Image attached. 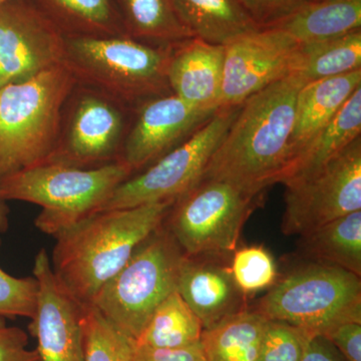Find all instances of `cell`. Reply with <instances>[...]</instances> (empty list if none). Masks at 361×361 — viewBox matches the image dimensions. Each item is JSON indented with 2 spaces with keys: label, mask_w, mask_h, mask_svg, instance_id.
Returning <instances> with one entry per match:
<instances>
[{
  "label": "cell",
  "mask_w": 361,
  "mask_h": 361,
  "mask_svg": "<svg viewBox=\"0 0 361 361\" xmlns=\"http://www.w3.org/2000/svg\"><path fill=\"white\" fill-rule=\"evenodd\" d=\"M128 37L170 47L194 37L180 20L173 0H113Z\"/></svg>",
  "instance_id": "23"
},
{
  "label": "cell",
  "mask_w": 361,
  "mask_h": 361,
  "mask_svg": "<svg viewBox=\"0 0 361 361\" xmlns=\"http://www.w3.org/2000/svg\"><path fill=\"white\" fill-rule=\"evenodd\" d=\"M8 213L6 201L0 199V234L6 232L8 228Z\"/></svg>",
  "instance_id": "37"
},
{
  "label": "cell",
  "mask_w": 361,
  "mask_h": 361,
  "mask_svg": "<svg viewBox=\"0 0 361 361\" xmlns=\"http://www.w3.org/2000/svg\"><path fill=\"white\" fill-rule=\"evenodd\" d=\"M301 252L361 276V210L348 214L300 236Z\"/></svg>",
  "instance_id": "24"
},
{
  "label": "cell",
  "mask_w": 361,
  "mask_h": 361,
  "mask_svg": "<svg viewBox=\"0 0 361 361\" xmlns=\"http://www.w3.org/2000/svg\"><path fill=\"white\" fill-rule=\"evenodd\" d=\"M282 232L303 236L361 210V137L307 179L285 186Z\"/></svg>",
  "instance_id": "11"
},
{
  "label": "cell",
  "mask_w": 361,
  "mask_h": 361,
  "mask_svg": "<svg viewBox=\"0 0 361 361\" xmlns=\"http://www.w3.org/2000/svg\"><path fill=\"white\" fill-rule=\"evenodd\" d=\"M344 361H361V322L342 323L324 336Z\"/></svg>",
  "instance_id": "34"
},
{
  "label": "cell",
  "mask_w": 361,
  "mask_h": 361,
  "mask_svg": "<svg viewBox=\"0 0 361 361\" xmlns=\"http://www.w3.org/2000/svg\"><path fill=\"white\" fill-rule=\"evenodd\" d=\"M203 331L198 316L175 291L156 308L135 343L154 348H187L200 342Z\"/></svg>",
  "instance_id": "27"
},
{
  "label": "cell",
  "mask_w": 361,
  "mask_h": 361,
  "mask_svg": "<svg viewBox=\"0 0 361 361\" xmlns=\"http://www.w3.org/2000/svg\"><path fill=\"white\" fill-rule=\"evenodd\" d=\"M65 37H128L113 0H27Z\"/></svg>",
  "instance_id": "20"
},
{
  "label": "cell",
  "mask_w": 361,
  "mask_h": 361,
  "mask_svg": "<svg viewBox=\"0 0 361 361\" xmlns=\"http://www.w3.org/2000/svg\"><path fill=\"white\" fill-rule=\"evenodd\" d=\"M360 87L361 68L304 85L297 96L288 159L304 142L329 123Z\"/></svg>",
  "instance_id": "19"
},
{
  "label": "cell",
  "mask_w": 361,
  "mask_h": 361,
  "mask_svg": "<svg viewBox=\"0 0 361 361\" xmlns=\"http://www.w3.org/2000/svg\"><path fill=\"white\" fill-rule=\"evenodd\" d=\"M240 106L218 109L186 141L123 182L97 213L177 200L200 182Z\"/></svg>",
  "instance_id": "10"
},
{
  "label": "cell",
  "mask_w": 361,
  "mask_h": 361,
  "mask_svg": "<svg viewBox=\"0 0 361 361\" xmlns=\"http://www.w3.org/2000/svg\"><path fill=\"white\" fill-rule=\"evenodd\" d=\"M230 271L244 295L270 289L277 281V265L267 249L247 246L235 250Z\"/></svg>",
  "instance_id": "29"
},
{
  "label": "cell",
  "mask_w": 361,
  "mask_h": 361,
  "mask_svg": "<svg viewBox=\"0 0 361 361\" xmlns=\"http://www.w3.org/2000/svg\"><path fill=\"white\" fill-rule=\"evenodd\" d=\"M172 45L130 37H66L63 63L78 85L108 94L133 110L173 94L167 71Z\"/></svg>",
  "instance_id": "4"
},
{
  "label": "cell",
  "mask_w": 361,
  "mask_h": 361,
  "mask_svg": "<svg viewBox=\"0 0 361 361\" xmlns=\"http://www.w3.org/2000/svg\"><path fill=\"white\" fill-rule=\"evenodd\" d=\"M32 272L39 292L28 329L37 338L40 361H85L82 305L59 284L44 248L35 256Z\"/></svg>",
  "instance_id": "15"
},
{
  "label": "cell",
  "mask_w": 361,
  "mask_h": 361,
  "mask_svg": "<svg viewBox=\"0 0 361 361\" xmlns=\"http://www.w3.org/2000/svg\"><path fill=\"white\" fill-rule=\"evenodd\" d=\"M299 44L277 28H260L225 44L220 108L238 106L291 75Z\"/></svg>",
  "instance_id": "13"
},
{
  "label": "cell",
  "mask_w": 361,
  "mask_h": 361,
  "mask_svg": "<svg viewBox=\"0 0 361 361\" xmlns=\"http://www.w3.org/2000/svg\"><path fill=\"white\" fill-rule=\"evenodd\" d=\"M174 202L94 213L59 233L51 259L59 284L80 305H89L163 225Z\"/></svg>",
  "instance_id": "2"
},
{
  "label": "cell",
  "mask_w": 361,
  "mask_h": 361,
  "mask_svg": "<svg viewBox=\"0 0 361 361\" xmlns=\"http://www.w3.org/2000/svg\"><path fill=\"white\" fill-rule=\"evenodd\" d=\"M132 175L122 161L90 169L44 161L0 178V199L42 207L35 224L56 237L97 213Z\"/></svg>",
  "instance_id": "3"
},
{
  "label": "cell",
  "mask_w": 361,
  "mask_h": 361,
  "mask_svg": "<svg viewBox=\"0 0 361 361\" xmlns=\"http://www.w3.org/2000/svg\"><path fill=\"white\" fill-rule=\"evenodd\" d=\"M186 259L163 223L137 246L90 305L137 341L156 308L177 291Z\"/></svg>",
  "instance_id": "7"
},
{
  "label": "cell",
  "mask_w": 361,
  "mask_h": 361,
  "mask_svg": "<svg viewBox=\"0 0 361 361\" xmlns=\"http://www.w3.org/2000/svg\"><path fill=\"white\" fill-rule=\"evenodd\" d=\"M305 84L291 73L243 102L202 179L225 180L253 194L276 184L288 159L297 96Z\"/></svg>",
  "instance_id": "1"
},
{
  "label": "cell",
  "mask_w": 361,
  "mask_h": 361,
  "mask_svg": "<svg viewBox=\"0 0 361 361\" xmlns=\"http://www.w3.org/2000/svg\"><path fill=\"white\" fill-rule=\"evenodd\" d=\"M301 361H344L341 353L325 337H308Z\"/></svg>",
  "instance_id": "36"
},
{
  "label": "cell",
  "mask_w": 361,
  "mask_h": 361,
  "mask_svg": "<svg viewBox=\"0 0 361 361\" xmlns=\"http://www.w3.org/2000/svg\"><path fill=\"white\" fill-rule=\"evenodd\" d=\"M2 1H4V0H0V4H1Z\"/></svg>",
  "instance_id": "39"
},
{
  "label": "cell",
  "mask_w": 361,
  "mask_h": 361,
  "mask_svg": "<svg viewBox=\"0 0 361 361\" xmlns=\"http://www.w3.org/2000/svg\"><path fill=\"white\" fill-rule=\"evenodd\" d=\"M180 20L194 37L225 45L260 27L241 0H173Z\"/></svg>",
  "instance_id": "22"
},
{
  "label": "cell",
  "mask_w": 361,
  "mask_h": 361,
  "mask_svg": "<svg viewBox=\"0 0 361 361\" xmlns=\"http://www.w3.org/2000/svg\"><path fill=\"white\" fill-rule=\"evenodd\" d=\"M310 336L287 323L268 319L256 361H301Z\"/></svg>",
  "instance_id": "30"
},
{
  "label": "cell",
  "mask_w": 361,
  "mask_h": 361,
  "mask_svg": "<svg viewBox=\"0 0 361 361\" xmlns=\"http://www.w3.org/2000/svg\"><path fill=\"white\" fill-rule=\"evenodd\" d=\"M267 322L258 311L245 308L204 329L207 361H256Z\"/></svg>",
  "instance_id": "25"
},
{
  "label": "cell",
  "mask_w": 361,
  "mask_h": 361,
  "mask_svg": "<svg viewBox=\"0 0 361 361\" xmlns=\"http://www.w3.org/2000/svg\"><path fill=\"white\" fill-rule=\"evenodd\" d=\"M308 1L316 2V1H322V0H308Z\"/></svg>",
  "instance_id": "38"
},
{
  "label": "cell",
  "mask_w": 361,
  "mask_h": 361,
  "mask_svg": "<svg viewBox=\"0 0 361 361\" xmlns=\"http://www.w3.org/2000/svg\"><path fill=\"white\" fill-rule=\"evenodd\" d=\"M224 45L191 37L172 45L169 61V85L175 96L197 108H220Z\"/></svg>",
  "instance_id": "16"
},
{
  "label": "cell",
  "mask_w": 361,
  "mask_h": 361,
  "mask_svg": "<svg viewBox=\"0 0 361 361\" xmlns=\"http://www.w3.org/2000/svg\"><path fill=\"white\" fill-rule=\"evenodd\" d=\"M37 292L39 283L35 277H14L0 267V318L32 319L37 308Z\"/></svg>",
  "instance_id": "31"
},
{
  "label": "cell",
  "mask_w": 361,
  "mask_h": 361,
  "mask_svg": "<svg viewBox=\"0 0 361 361\" xmlns=\"http://www.w3.org/2000/svg\"><path fill=\"white\" fill-rule=\"evenodd\" d=\"M268 28L282 30L300 44L342 37L361 30V0L307 1Z\"/></svg>",
  "instance_id": "21"
},
{
  "label": "cell",
  "mask_w": 361,
  "mask_h": 361,
  "mask_svg": "<svg viewBox=\"0 0 361 361\" xmlns=\"http://www.w3.org/2000/svg\"><path fill=\"white\" fill-rule=\"evenodd\" d=\"M308 0H241L247 13L260 28L271 27L288 18Z\"/></svg>",
  "instance_id": "32"
},
{
  "label": "cell",
  "mask_w": 361,
  "mask_h": 361,
  "mask_svg": "<svg viewBox=\"0 0 361 361\" xmlns=\"http://www.w3.org/2000/svg\"><path fill=\"white\" fill-rule=\"evenodd\" d=\"M66 37L27 0L0 4V89L63 63Z\"/></svg>",
  "instance_id": "12"
},
{
  "label": "cell",
  "mask_w": 361,
  "mask_h": 361,
  "mask_svg": "<svg viewBox=\"0 0 361 361\" xmlns=\"http://www.w3.org/2000/svg\"><path fill=\"white\" fill-rule=\"evenodd\" d=\"M261 199L231 183L202 179L174 202L164 223L187 257L220 259L237 250Z\"/></svg>",
  "instance_id": "8"
},
{
  "label": "cell",
  "mask_w": 361,
  "mask_h": 361,
  "mask_svg": "<svg viewBox=\"0 0 361 361\" xmlns=\"http://www.w3.org/2000/svg\"><path fill=\"white\" fill-rule=\"evenodd\" d=\"M85 361H134L135 339L121 331L94 306L82 305Z\"/></svg>",
  "instance_id": "28"
},
{
  "label": "cell",
  "mask_w": 361,
  "mask_h": 361,
  "mask_svg": "<svg viewBox=\"0 0 361 361\" xmlns=\"http://www.w3.org/2000/svg\"><path fill=\"white\" fill-rule=\"evenodd\" d=\"M361 87L329 123L304 142L285 164L277 183L284 186L307 179L361 137Z\"/></svg>",
  "instance_id": "18"
},
{
  "label": "cell",
  "mask_w": 361,
  "mask_h": 361,
  "mask_svg": "<svg viewBox=\"0 0 361 361\" xmlns=\"http://www.w3.org/2000/svg\"><path fill=\"white\" fill-rule=\"evenodd\" d=\"M254 310L308 336H324L342 323L361 322L360 277L326 263L301 266L277 280Z\"/></svg>",
  "instance_id": "6"
},
{
  "label": "cell",
  "mask_w": 361,
  "mask_h": 361,
  "mask_svg": "<svg viewBox=\"0 0 361 361\" xmlns=\"http://www.w3.org/2000/svg\"><path fill=\"white\" fill-rule=\"evenodd\" d=\"M216 111L197 108L174 94L147 102L135 111L121 161L133 175L141 172L186 141Z\"/></svg>",
  "instance_id": "14"
},
{
  "label": "cell",
  "mask_w": 361,
  "mask_h": 361,
  "mask_svg": "<svg viewBox=\"0 0 361 361\" xmlns=\"http://www.w3.org/2000/svg\"><path fill=\"white\" fill-rule=\"evenodd\" d=\"M134 361H207L201 341L178 349L154 348L135 343Z\"/></svg>",
  "instance_id": "35"
},
{
  "label": "cell",
  "mask_w": 361,
  "mask_h": 361,
  "mask_svg": "<svg viewBox=\"0 0 361 361\" xmlns=\"http://www.w3.org/2000/svg\"><path fill=\"white\" fill-rule=\"evenodd\" d=\"M75 85L61 63L0 89V178L47 161Z\"/></svg>",
  "instance_id": "5"
},
{
  "label": "cell",
  "mask_w": 361,
  "mask_h": 361,
  "mask_svg": "<svg viewBox=\"0 0 361 361\" xmlns=\"http://www.w3.org/2000/svg\"><path fill=\"white\" fill-rule=\"evenodd\" d=\"M218 259L187 257L178 282V293L198 316L204 329L246 308L245 295L235 284L230 268Z\"/></svg>",
  "instance_id": "17"
},
{
  "label": "cell",
  "mask_w": 361,
  "mask_h": 361,
  "mask_svg": "<svg viewBox=\"0 0 361 361\" xmlns=\"http://www.w3.org/2000/svg\"><path fill=\"white\" fill-rule=\"evenodd\" d=\"M134 115L135 110L108 94L75 85L63 106L56 145L45 161L90 169L121 161Z\"/></svg>",
  "instance_id": "9"
},
{
  "label": "cell",
  "mask_w": 361,
  "mask_h": 361,
  "mask_svg": "<svg viewBox=\"0 0 361 361\" xmlns=\"http://www.w3.org/2000/svg\"><path fill=\"white\" fill-rule=\"evenodd\" d=\"M361 68V30L322 42L299 44L292 73L313 82Z\"/></svg>",
  "instance_id": "26"
},
{
  "label": "cell",
  "mask_w": 361,
  "mask_h": 361,
  "mask_svg": "<svg viewBox=\"0 0 361 361\" xmlns=\"http://www.w3.org/2000/svg\"><path fill=\"white\" fill-rule=\"evenodd\" d=\"M0 361H40L37 349H28L25 330L8 326L4 318H0Z\"/></svg>",
  "instance_id": "33"
}]
</instances>
